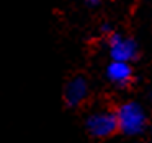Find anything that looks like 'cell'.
Instances as JSON below:
<instances>
[{"label": "cell", "mask_w": 152, "mask_h": 143, "mask_svg": "<svg viewBox=\"0 0 152 143\" xmlns=\"http://www.w3.org/2000/svg\"><path fill=\"white\" fill-rule=\"evenodd\" d=\"M87 129L93 136H98V138H105V136L113 135L118 130L116 112L103 110V112H96L93 116H90L88 122H87Z\"/></svg>", "instance_id": "cell-2"}, {"label": "cell", "mask_w": 152, "mask_h": 143, "mask_svg": "<svg viewBox=\"0 0 152 143\" xmlns=\"http://www.w3.org/2000/svg\"><path fill=\"white\" fill-rule=\"evenodd\" d=\"M87 91H88V88H87L85 78L77 77V78H74V80H70L69 84L66 86V94H64V98H66L69 106H77V104H80L87 98Z\"/></svg>", "instance_id": "cell-4"}, {"label": "cell", "mask_w": 152, "mask_h": 143, "mask_svg": "<svg viewBox=\"0 0 152 143\" xmlns=\"http://www.w3.org/2000/svg\"><path fill=\"white\" fill-rule=\"evenodd\" d=\"M87 2H88V3H90V5H96V3H98V2H100V0H87Z\"/></svg>", "instance_id": "cell-6"}, {"label": "cell", "mask_w": 152, "mask_h": 143, "mask_svg": "<svg viewBox=\"0 0 152 143\" xmlns=\"http://www.w3.org/2000/svg\"><path fill=\"white\" fill-rule=\"evenodd\" d=\"M110 52H111L113 60H121V62H129L134 58L136 52V44L131 39H124L119 34H111L110 38Z\"/></svg>", "instance_id": "cell-3"}, {"label": "cell", "mask_w": 152, "mask_h": 143, "mask_svg": "<svg viewBox=\"0 0 152 143\" xmlns=\"http://www.w3.org/2000/svg\"><path fill=\"white\" fill-rule=\"evenodd\" d=\"M116 120H118V129L123 130L128 135L139 133L145 125V116L142 109L134 103H126L116 112Z\"/></svg>", "instance_id": "cell-1"}, {"label": "cell", "mask_w": 152, "mask_h": 143, "mask_svg": "<svg viewBox=\"0 0 152 143\" xmlns=\"http://www.w3.org/2000/svg\"><path fill=\"white\" fill-rule=\"evenodd\" d=\"M132 72L128 62L121 60H113L108 67V78L118 84H128L131 81Z\"/></svg>", "instance_id": "cell-5"}]
</instances>
